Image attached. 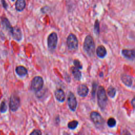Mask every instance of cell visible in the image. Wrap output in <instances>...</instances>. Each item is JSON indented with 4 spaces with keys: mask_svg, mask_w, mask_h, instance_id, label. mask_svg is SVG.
<instances>
[{
    "mask_svg": "<svg viewBox=\"0 0 135 135\" xmlns=\"http://www.w3.org/2000/svg\"><path fill=\"white\" fill-rule=\"evenodd\" d=\"M83 49L89 56H93L95 52V43L91 35H87L84 41Z\"/></svg>",
    "mask_w": 135,
    "mask_h": 135,
    "instance_id": "obj_1",
    "label": "cell"
},
{
    "mask_svg": "<svg viewBox=\"0 0 135 135\" xmlns=\"http://www.w3.org/2000/svg\"><path fill=\"white\" fill-rule=\"evenodd\" d=\"M98 103L100 109L103 110L107 104L108 98L107 97L106 92L103 86H99L97 92Z\"/></svg>",
    "mask_w": 135,
    "mask_h": 135,
    "instance_id": "obj_2",
    "label": "cell"
},
{
    "mask_svg": "<svg viewBox=\"0 0 135 135\" xmlns=\"http://www.w3.org/2000/svg\"><path fill=\"white\" fill-rule=\"evenodd\" d=\"M90 118L95 127L101 129L104 127V120L100 114L97 111H93L90 114Z\"/></svg>",
    "mask_w": 135,
    "mask_h": 135,
    "instance_id": "obj_3",
    "label": "cell"
},
{
    "mask_svg": "<svg viewBox=\"0 0 135 135\" xmlns=\"http://www.w3.org/2000/svg\"><path fill=\"white\" fill-rule=\"evenodd\" d=\"M66 45L69 50L74 51L78 49V40L76 36L72 33L69 35L66 39Z\"/></svg>",
    "mask_w": 135,
    "mask_h": 135,
    "instance_id": "obj_4",
    "label": "cell"
},
{
    "mask_svg": "<svg viewBox=\"0 0 135 135\" xmlns=\"http://www.w3.org/2000/svg\"><path fill=\"white\" fill-rule=\"evenodd\" d=\"M57 35L55 32L51 33L47 37V46L50 51L55 50L57 44Z\"/></svg>",
    "mask_w": 135,
    "mask_h": 135,
    "instance_id": "obj_5",
    "label": "cell"
},
{
    "mask_svg": "<svg viewBox=\"0 0 135 135\" xmlns=\"http://www.w3.org/2000/svg\"><path fill=\"white\" fill-rule=\"evenodd\" d=\"M44 81L43 78L40 76H35L31 81V88L36 92L39 91L43 88Z\"/></svg>",
    "mask_w": 135,
    "mask_h": 135,
    "instance_id": "obj_6",
    "label": "cell"
},
{
    "mask_svg": "<svg viewBox=\"0 0 135 135\" xmlns=\"http://www.w3.org/2000/svg\"><path fill=\"white\" fill-rule=\"evenodd\" d=\"M20 105V99L16 94H13L10 97L9 100V109L13 111H16Z\"/></svg>",
    "mask_w": 135,
    "mask_h": 135,
    "instance_id": "obj_7",
    "label": "cell"
},
{
    "mask_svg": "<svg viewBox=\"0 0 135 135\" xmlns=\"http://www.w3.org/2000/svg\"><path fill=\"white\" fill-rule=\"evenodd\" d=\"M67 101L69 108L72 111H74L77 107V101L74 94L72 92H70L69 93Z\"/></svg>",
    "mask_w": 135,
    "mask_h": 135,
    "instance_id": "obj_8",
    "label": "cell"
},
{
    "mask_svg": "<svg viewBox=\"0 0 135 135\" xmlns=\"http://www.w3.org/2000/svg\"><path fill=\"white\" fill-rule=\"evenodd\" d=\"M13 38L17 41H20L22 38V33L20 28L17 26L12 27L10 31Z\"/></svg>",
    "mask_w": 135,
    "mask_h": 135,
    "instance_id": "obj_9",
    "label": "cell"
},
{
    "mask_svg": "<svg viewBox=\"0 0 135 135\" xmlns=\"http://www.w3.org/2000/svg\"><path fill=\"white\" fill-rule=\"evenodd\" d=\"M77 92L79 95L82 97H85L89 93V89L85 84H82L78 86Z\"/></svg>",
    "mask_w": 135,
    "mask_h": 135,
    "instance_id": "obj_10",
    "label": "cell"
},
{
    "mask_svg": "<svg viewBox=\"0 0 135 135\" xmlns=\"http://www.w3.org/2000/svg\"><path fill=\"white\" fill-rule=\"evenodd\" d=\"M121 80L122 82L127 86L130 87L132 84V77L127 74H122L121 75Z\"/></svg>",
    "mask_w": 135,
    "mask_h": 135,
    "instance_id": "obj_11",
    "label": "cell"
},
{
    "mask_svg": "<svg viewBox=\"0 0 135 135\" xmlns=\"http://www.w3.org/2000/svg\"><path fill=\"white\" fill-rule=\"evenodd\" d=\"M121 53L126 58L133 60L135 56V52L134 50H127L124 49L121 51Z\"/></svg>",
    "mask_w": 135,
    "mask_h": 135,
    "instance_id": "obj_12",
    "label": "cell"
},
{
    "mask_svg": "<svg viewBox=\"0 0 135 135\" xmlns=\"http://www.w3.org/2000/svg\"><path fill=\"white\" fill-rule=\"evenodd\" d=\"M54 95L55 98L57 101L60 102H63L65 100V95L63 90L61 89H58L56 90L54 92Z\"/></svg>",
    "mask_w": 135,
    "mask_h": 135,
    "instance_id": "obj_13",
    "label": "cell"
},
{
    "mask_svg": "<svg viewBox=\"0 0 135 135\" xmlns=\"http://www.w3.org/2000/svg\"><path fill=\"white\" fill-rule=\"evenodd\" d=\"M96 54L100 58H104L107 55L106 49L103 45L99 46L96 50Z\"/></svg>",
    "mask_w": 135,
    "mask_h": 135,
    "instance_id": "obj_14",
    "label": "cell"
},
{
    "mask_svg": "<svg viewBox=\"0 0 135 135\" xmlns=\"http://www.w3.org/2000/svg\"><path fill=\"white\" fill-rule=\"evenodd\" d=\"M71 71L73 75V77L75 80L79 81L81 78V72L79 70V69H78L76 67H71Z\"/></svg>",
    "mask_w": 135,
    "mask_h": 135,
    "instance_id": "obj_15",
    "label": "cell"
},
{
    "mask_svg": "<svg viewBox=\"0 0 135 135\" xmlns=\"http://www.w3.org/2000/svg\"><path fill=\"white\" fill-rule=\"evenodd\" d=\"M26 3L25 0H17L15 3V8L18 12L22 11L25 7Z\"/></svg>",
    "mask_w": 135,
    "mask_h": 135,
    "instance_id": "obj_16",
    "label": "cell"
},
{
    "mask_svg": "<svg viewBox=\"0 0 135 135\" xmlns=\"http://www.w3.org/2000/svg\"><path fill=\"white\" fill-rule=\"evenodd\" d=\"M15 71L16 74L20 76H25L27 73V70L23 66H17L15 69Z\"/></svg>",
    "mask_w": 135,
    "mask_h": 135,
    "instance_id": "obj_17",
    "label": "cell"
},
{
    "mask_svg": "<svg viewBox=\"0 0 135 135\" xmlns=\"http://www.w3.org/2000/svg\"><path fill=\"white\" fill-rule=\"evenodd\" d=\"M1 24L4 28L6 30L8 31L9 32L12 28V27L9 22V21L5 17H2L1 18Z\"/></svg>",
    "mask_w": 135,
    "mask_h": 135,
    "instance_id": "obj_18",
    "label": "cell"
},
{
    "mask_svg": "<svg viewBox=\"0 0 135 135\" xmlns=\"http://www.w3.org/2000/svg\"><path fill=\"white\" fill-rule=\"evenodd\" d=\"M107 93L108 95L111 98H113L115 97L116 94V90L112 86H110L108 88L107 90Z\"/></svg>",
    "mask_w": 135,
    "mask_h": 135,
    "instance_id": "obj_19",
    "label": "cell"
},
{
    "mask_svg": "<svg viewBox=\"0 0 135 135\" xmlns=\"http://www.w3.org/2000/svg\"><path fill=\"white\" fill-rule=\"evenodd\" d=\"M78 121L76 120H73L69 122L68 124V127L71 130L75 129L78 126Z\"/></svg>",
    "mask_w": 135,
    "mask_h": 135,
    "instance_id": "obj_20",
    "label": "cell"
},
{
    "mask_svg": "<svg viewBox=\"0 0 135 135\" xmlns=\"http://www.w3.org/2000/svg\"><path fill=\"white\" fill-rule=\"evenodd\" d=\"M107 124L108 127L110 128H113L116 125V120L113 118H110L108 120Z\"/></svg>",
    "mask_w": 135,
    "mask_h": 135,
    "instance_id": "obj_21",
    "label": "cell"
},
{
    "mask_svg": "<svg viewBox=\"0 0 135 135\" xmlns=\"http://www.w3.org/2000/svg\"><path fill=\"white\" fill-rule=\"evenodd\" d=\"M100 27H99V22L98 20H97L94 23V32L96 35H98L99 34Z\"/></svg>",
    "mask_w": 135,
    "mask_h": 135,
    "instance_id": "obj_22",
    "label": "cell"
},
{
    "mask_svg": "<svg viewBox=\"0 0 135 135\" xmlns=\"http://www.w3.org/2000/svg\"><path fill=\"white\" fill-rule=\"evenodd\" d=\"M7 111V105L4 101H2L0 105V112L5 113Z\"/></svg>",
    "mask_w": 135,
    "mask_h": 135,
    "instance_id": "obj_23",
    "label": "cell"
},
{
    "mask_svg": "<svg viewBox=\"0 0 135 135\" xmlns=\"http://www.w3.org/2000/svg\"><path fill=\"white\" fill-rule=\"evenodd\" d=\"M73 64L75 66V67L79 69H82V65L81 64V63L80 62L79 60H74L73 61Z\"/></svg>",
    "mask_w": 135,
    "mask_h": 135,
    "instance_id": "obj_24",
    "label": "cell"
},
{
    "mask_svg": "<svg viewBox=\"0 0 135 135\" xmlns=\"http://www.w3.org/2000/svg\"><path fill=\"white\" fill-rule=\"evenodd\" d=\"M42 134L41 131L40 130L38 129H35L31 133H30V134H34V135H40Z\"/></svg>",
    "mask_w": 135,
    "mask_h": 135,
    "instance_id": "obj_25",
    "label": "cell"
},
{
    "mask_svg": "<svg viewBox=\"0 0 135 135\" xmlns=\"http://www.w3.org/2000/svg\"><path fill=\"white\" fill-rule=\"evenodd\" d=\"M2 1V5H3V6L6 9L7 7V4H6V3L5 2V1L4 0H1Z\"/></svg>",
    "mask_w": 135,
    "mask_h": 135,
    "instance_id": "obj_26",
    "label": "cell"
},
{
    "mask_svg": "<svg viewBox=\"0 0 135 135\" xmlns=\"http://www.w3.org/2000/svg\"><path fill=\"white\" fill-rule=\"evenodd\" d=\"M134 98H133V99H132V101H131V103H132V107H133V108H134Z\"/></svg>",
    "mask_w": 135,
    "mask_h": 135,
    "instance_id": "obj_27",
    "label": "cell"
},
{
    "mask_svg": "<svg viewBox=\"0 0 135 135\" xmlns=\"http://www.w3.org/2000/svg\"><path fill=\"white\" fill-rule=\"evenodd\" d=\"M12 1H14L15 0H12Z\"/></svg>",
    "mask_w": 135,
    "mask_h": 135,
    "instance_id": "obj_28",
    "label": "cell"
}]
</instances>
